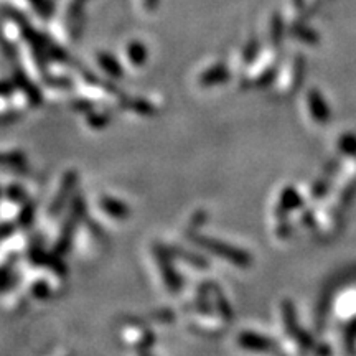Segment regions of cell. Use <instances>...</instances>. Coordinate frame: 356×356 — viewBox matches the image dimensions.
<instances>
[{
    "instance_id": "6da1fadb",
    "label": "cell",
    "mask_w": 356,
    "mask_h": 356,
    "mask_svg": "<svg viewBox=\"0 0 356 356\" xmlns=\"http://www.w3.org/2000/svg\"><path fill=\"white\" fill-rule=\"evenodd\" d=\"M200 244L203 246L205 249H208L209 253L216 254L226 261L233 262L234 266H248L251 257L246 253H242L241 249L233 248V246L225 244V242L214 241V240H200Z\"/></svg>"
},
{
    "instance_id": "7a4b0ae2",
    "label": "cell",
    "mask_w": 356,
    "mask_h": 356,
    "mask_svg": "<svg viewBox=\"0 0 356 356\" xmlns=\"http://www.w3.org/2000/svg\"><path fill=\"white\" fill-rule=\"evenodd\" d=\"M88 2L89 0H68L64 5V23L71 35L78 34V28H81V23H83L84 7Z\"/></svg>"
},
{
    "instance_id": "3957f363",
    "label": "cell",
    "mask_w": 356,
    "mask_h": 356,
    "mask_svg": "<svg viewBox=\"0 0 356 356\" xmlns=\"http://www.w3.org/2000/svg\"><path fill=\"white\" fill-rule=\"evenodd\" d=\"M238 342H240L242 348L251 351H269L272 350L274 346L272 340L262 337V335L259 333H253V331H244V333H241Z\"/></svg>"
},
{
    "instance_id": "277c9868",
    "label": "cell",
    "mask_w": 356,
    "mask_h": 356,
    "mask_svg": "<svg viewBox=\"0 0 356 356\" xmlns=\"http://www.w3.org/2000/svg\"><path fill=\"white\" fill-rule=\"evenodd\" d=\"M101 208L104 209V213L111 214L112 218H117V220H124V218L129 216V209L123 201L114 200V198H103L101 200Z\"/></svg>"
},
{
    "instance_id": "5b68a950",
    "label": "cell",
    "mask_w": 356,
    "mask_h": 356,
    "mask_svg": "<svg viewBox=\"0 0 356 356\" xmlns=\"http://www.w3.org/2000/svg\"><path fill=\"white\" fill-rule=\"evenodd\" d=\"M125 56H127L129 63L140 66L147 62V47L140 42H131L125 47Z\"/></svg>"
},
{
    "instance_id": "8992f818",
    "label": "cell",
    "mask_w": 356,
    "mask_h": 356,
    "mask_svg": "<svg viewBox=\"0 0 356 356\" xmlns=\"http://www.w3.org/2000/svg\"><path fill=\"white\" fill-rule=\"evenodd\" d=\"M310 109L312 112H314L315 120H318V123H327V120H329L327 119V117H329V109L323 104L320 94L315 91L310 92Z\"/></svg>"
},
{
    "instance_id": "52a82bcc",
    "label": "cell",
    "mask_w": 356,
    "mask_h": 356,
    "mask_svg": "<svg viewBox=\"0 0 356 356\" xmlns=\"http://www.w3.org/2000/svg\"><path fill=\"white\" fill-rule=\"evenodd\" d=\"M226 76H228V73L222 66H214V68H209V70H206L203 75H201L200 78V83L203 84V86H213V84H218L221 83V81H225Z\"/></svg>"
},
{
    "instance_id": "ba28073f",
    "label": "cell",
    "mask_w": 356,
    "mask_h": 356,
    "mask_svg": "<svg viewBox=\"0 0 356 356\" xmlns=\"http://www.w3.org/2000/svg\"><path fill=\"white\" fill-rule=\"evenodd\" d=\"M98 63H99V66L103 68V70L106 71L109 76H112V78H117V76L123 75V70H120L119 63L116 62L114 56H111L107 53H99Z\"/></svg>"
},
{
    "instance_id": "9c48e42d",
    "label": "cell",
    "mask_w": 356,
    "mask_h": 356,
    "mask_svg": "<svg viewBox=\"0 0 356 356\" xmlns=\"http://www.w3.org/2000/svg\"><path fill=\"white\" fill-rule=\"evenodd\" d=\"M22 2L27 3L36 15H40L43 18H47L51 14V9H53L50 0H22Z\"/></svg>"
},
{
    "instance_id": "30bf717a",
    "label": "cell",
    "mask_w": 356,
    "mask_h": 356,
    "mask_svg": "<svg viewBox=\"0 0 356 356\" xmlns=\"http://www.w3.org/2000/svg\"><path fill=\"white\" fill-rule=\"evenodd\" d=\"M137 2H139L140 9L151 14V12H153L157 9V7H159L160 0H137Z\"/></svg>"
},
{
    "instance_id": "8fae6325",
    "label": "cell",
    "mask_w": 356,
    "mask_h": 356,
    "mask_svg": "<svg viewBox=\"0 0 356 356\" xmlns=\"http://www.w3.org/2000/svg\"><path fill=\"white\" fill-rule=\"evenodd\" d=\"M47 290H48V287L44 285L43 282H42V284H36V285L34 287V294L36 295V297H44V295L48 294Z\"/></svg>"
},
{
    "instance_id": "7c38bea8",
    "label": "cell",
    "mask_w": 356,
    "mask_h": 356,
    "mask_svg": "<svg viewBox=\"0 0 356 356\" xmlns=\"http://www.w3.org/2000/svg\"><path fill=\"white\" fill-rule=\"evenodd\" d=\"M10 91V84L9 83H0V96L9 94Z\"/></svg>"
},
{
    "instance_id": "4fadbf2b",
    "label": "cell",
    "mask_w": 356,
    "mask_h": 356,
    "mask_svg": "<svg viewBox=\"0 0 356 356\" xmlns=\"http://www.w3.org/2000/svg\"><path fill=\"white\" fill-rule=\"evenodd\" d=\"M142 356H151V355H147V353H145V355H142Z\"/></svg>"
}]
</instances>
